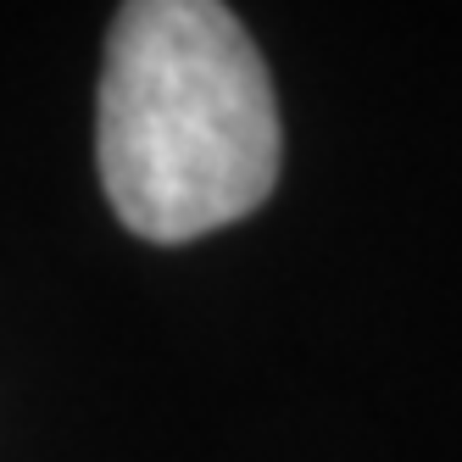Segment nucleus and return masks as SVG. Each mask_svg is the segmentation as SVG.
Segmentation results:
<instances>
[{"label":"nucleus","mask_w":462,"mask_h":462,"mask_svg":"<svg viewBox=\"0 0 462 462\" xmlns=\"http://www.w3.org/2000/svg\"><path fill=\"white\" fill-rule=\"evenodd\" d=\"M268 68L217 0H134L112 17L95 162L123 228L156 245L251 217L279 184Z\"/></svg>","instance_id":"f257e3e1"}]
</instances>
